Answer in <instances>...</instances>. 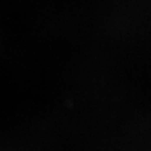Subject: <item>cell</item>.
Masks as SVG:
<instances>
[]
</instances>
